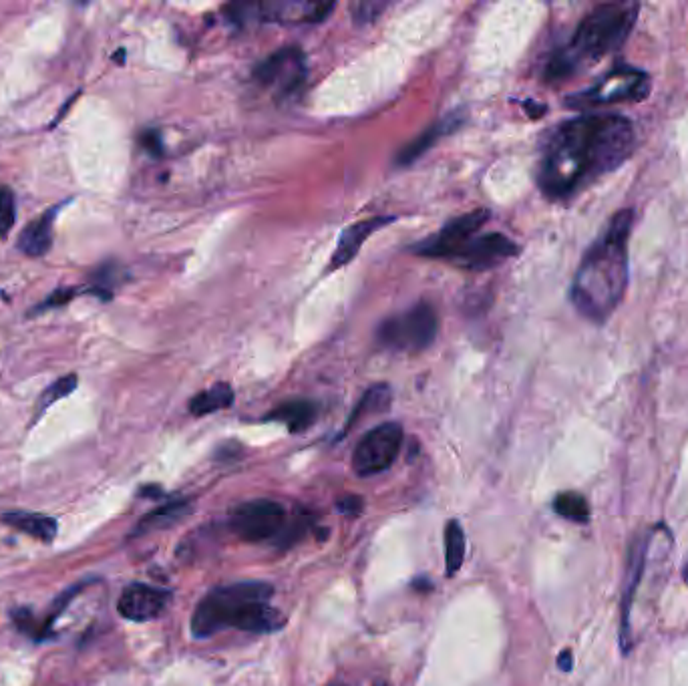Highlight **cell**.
<instances>
[{"label":"cell","mask_w":688,"mask_h":686,"mask_svg":"<svg viewBox=\"0 0 688 686\" xmlns=\"http://www.w3.org/2000/svg\"><path fill=\"white\" fill-rule=\"evenodd\" d=\"M636 149V131L618 113H582L550 135L538 184L550 200H568L624 165Z\"/></svg>","instance_id":"obj_1"},{"label":"cell","mask_w":688,"mask_h":686,"mask_svg":"<svg viewBox=\"0 0 688 686\" xmlns=\"http://www.w3.org/2000/svg\"><path fill=\"white\" fill-rule=\"evenodd\" d=\"M634 210L624 208L612 216L606 230L584 254L574 276L570 298L590 322H606L620 306L628 288V240Z\"/></svg>","instance_id":"obj_2"},{"label":"cell","mask_w":688,"mask_h":686,"mask_svg":"<svg viewBox=\"0 0 688 686\" xmlns=\"http://www.w3.org/2000/svg\"><path fill=\"white\" fill-rule=\"evenodd\" d=\"M272 596L274 588L264 582H238L214 588L194 610L192 634L196 638H210L228 628L252 634L276 632L286 620L270 604Z\"/></svg>","instance_id":"obj_3"},{"label":"cell","mask_w":688,"mask_h":686,"mask_svg":"<svg viewBox=\"0 0 688 686\" xmlns=\"http://www.w3.org/2000/svg\"><path fill=\"white\" fill-rule=\"evenodd\" d=\"M638 13V3H604L592 9L580 21L570 43L552 55L546 79L550 83H564L620 49L630 37Z\"/></svg>","instance_id":"obj_4"},{"label":"cell","mask_w":688,"mask_h":686,"mask_svg":"<svg viewBox=\"0 0 688 686\" xmlns=\"http://www.w3.org/2000/svg\"><path fill=\"white\" fill-rule=\"evenodd\" d=\"M650 87L652 85L646 71L618 65L602 79H598V83H594L590 89L570 95L566 99V105L570 109L590 111L616 103H636L644 101L650 95Z\"/></svg>","instance_id":"obj_5"},{"label":"cell","mask_w":688,"mask_h":686,"mask_svg":"<svg viewBox=\"0 0 688 686\" xmlns=\"http://www.w3.org/2000/svg\"><path fill=\"white\" fill-rule=\"evenodd\" d=\"M439 332V316L427 302H419L403 314L387 318L377 336L383 347L401 353H421L429 349Z\"/></svg>","instance_id":"obj_6"},{"label":"cell","mask_w":688,"mask_h":686,"mask_svg":"<svg viewBox=\"0 0 688 686\" xmlns=\"http://www.w3.org/2000/svg\"><path fill=\"white\" fill-rule=\"evenodd\" d=\"M286 526V509L272 499H252L238 505L230 516L232 532L244 542L278 538Z\"/></svg>","instance_id":"obj_7"},{"label":"cell","mask_w":688,"mask_h":686,"mask_svg":"<svg viewBox=\"0 0 688 686\" xmlns=\"http://www.w3.org/2000/svg\"><path fill=\"white\" fill-rule=\"evenodd\" d=\"M403 427L399 423H383L371 429L353 453V469L361 477L387 471L399 457L403 447Z\"/></svg>","instance_id":"obj_8"},{"label":"cell","mask_w":688,"mask_h":686,"mask_svg":"<svg viewBox=\"0 0 688 686\" xmlns=\"http://www.w3.org/2000/svg\"><path fill=\"white\" fill-rule=\"evenodd\" d=\"M334 5L326 3H258V5H236L230 7V19L236 23L264 21L282 25L318 23L332 13Z\"/></svg>","instance_id":"obj_9"},{"label":"cell","mask_w":688,"mask_h":686,"mask_svg":"<svg viewBox=\"0 0 688 686\" xmlns=\"http://www.w3.org/2000/svg\"><path fill=\"white\" fill-rule=\"evenodd\" d=\"M487 218L489 214L485 210H473L465 216H459L457 220H451L439 234L425 240L417 252L427 258L453 260L477 236Z\"/></svg>","instance_id":"obj_10"},{"label":"cell","mask_w":688,"mask_h":686,"mask_svg":"<svg viewBox=\"0 0 688 686\" xmlns=\"http://www.w3.org/2000/svg\"><path fill=\"white\" fill-rule=\"evenodd\" d=\"M650 536L640 534L632 540L626 556V574H624V590H622V614H620V646L622 652L628 654L632 648V628H630V616L634 598L638 592V586L644 576V568L648 562V550H650Z\"/></svg>","instance_id":"obj_11"},{"label":"cell","mask_w":688,"mask_h":686,"mask_svg":"<svg viewBox=\"0 0 688 686\" xmlns=\"http://www.w3.org/2000/svg\"><path fill=\"white\" fill-rule=\"evenodd\" d=\"M254 77L260 85L272 87L276 93L286 95L294 91L304 79V57L294 47L282 49L262 61L256 67Z\"/></svg>","instance_id":"obj_12"},{"label":"cell","mask_w":688,"mask_h":686,"mask_svg":"<svg viewBox=\"0 0 688 686\" xmlns=\"http://www.w3.org/2000/svg\"><path fill=\"white\" fill-rule=\"evenodd\" d=\"M171 602V594L163 588L147 584H131L117 602V612L131 622H149L159 618Z\"/></svg>","instance_id":"obj_13"},{"label":"cell","mask_w":688,"mask_h":686,"mask_svg":"<svg viewBox=\"0 0 688 686\" xmlns=\"http://www.w3.org/2000/svg\"><path fill=\"white\" fill-rule=\"evenodd\" d=\"M518 254V246H515L507 236L503 234H485L475 236L455 258L453 262L465 268L473 270H487L493 268L507 258Z\"/></svg>","instance_id":"obj_14"},{"label":"cell","mask_w":688,"mask_h":686,"mask_svg":"<svg viewBox=\"0 0 688 686\" xmlns=\"http://www.w3.org/2000/svg\"><path fill=\"white\" fill-rule=\"evenodd\" d=\"M393 218H371V220H365V222H357L353 224L351 228L344 230L338 238V244H336V250L330 258V264H328V272H334L342 266H347L355 260V256L359 254V250L363 248L365 240L377 232L379 228H383L385 224H389Z\"/></svg>","instance_id":"obj_15"},{"label":"cell","mask_w":688,"mask_h":686,"mask_svg":"<svg viewBox=\"0 0 688 686\" xmlns=\"http://www.w3.org/2000/svg\"><path fill=\"white\" fill-rule=\"evenodd\" d=\"M57 208L45 212L37 220H33L19 236L17 248L29 256V258H41L45 256L51 246H53V230H55V218H57Z\"/></svg>","instance_id":"obj_16"},{"label":"cell","mask_w":688,"mask_h":686,"mask_svg":"<svg viewBox=\"0 0 688 686\" xmlns=\"http://www.w3.org/2000/svg\"><path fill=\"white\" fill-rule=\"evenodd\" d=\"M190 513H192V503L188 499L167 501L139 520L133 536H145V534H155L167 528H174L176 524L186 520Z\"/></svg>","instance_id":"obj_17"},{"label":"cell","mask_w":688,"mask_h":686,"mask_svg":"<svg viewBox=\"0 0 688 686\" xmlns=\"http://www.w3.org/2000/svg\"><path fill=\"white\" fill-rule=\"evenodd\" d=\"M0 522L5 526L23 532L39 542L51 544L57 538L59 526L57 520L45 516V513H33V511H9L0 516Z\"/></svg>","instance_id":"obj_18"},{"label":"cell","mask_w":688,"mask_h":686,"mask_svg":"<svg viewBox=\"0 0 688 686\" xmlns=\"http://www.w3.org/2000/svg\"><path fill=\"white\" fill-rule=\"evenodd\" d=\"M268 419L284 423L290 433H302L316 421V405L310 401H288L276 407Z\"/></svg>","instance_id":"obj_19"},{"label":"cell","mask_w":688,"mask_h":686,"mask_svg":"<svg viewBox=\"0 0 688 686\" xmlns=\"http://www.w3.org/2000/svg\"><path fill=\"white\" fill-rule=\"evenodd\" d=\"M234 403V389L228 383H218L190 401V413L194 417H206L210 413L228 409Z\"/></svg>","instance_id":"obj_20"},{"label":"cell","mask_w":688,"mask_h":686,"mask_svg":"<svg viewBox=\"0 0 688 686\" xmlns=\"http://www.w3.org/2000/svg\"><path fill=\"white\" fill-rule=\"evenodd\" d=\"M465 560V534L457 520H451L445 526V568L447 576L453 578Z\"/></svg>","instance_id":"obj_21"},{"label":"cell","mask_w":688,"mask_h":686,"mask_svg":"<svg viewBox=\"0 0 688 686\" xmlns=\"http://www.w3.org/2000/svg\"><path fill=\"white\" fill-rule=\"evenodd\" d=\"M391 389L389 385H373L365 395L363 399L359 401L357 409L353 411L351 419H349V429L359 421V419H365L369 415H379V413H385L391 405Z\"/></svg>","instance_id":"obj_22"},{"label":"cell","mask_w":688,"mask_h":686,"mask_svg":"<svg viewBox=\"0 0 688 686\" xmlns=\"http://www.w3.org/2000/svg\"><path fill=\"white\" fill-rule=\"evenodd\" d=\"M554 511L574 524H586L590 520V503L578 491H564L556 495Z\"/></svg>","instance_id":"obj_23"},{"label":"cell","mask_w":688,"mask_h":686,"mask_svg":"<svg viewBox=\"0 0 688 686\" xmlns=\"http://www.w3.org/2000/svg\"><path fill=\"white\" fill-rule=\"evenodd\" d=\"M15 194L11 188L0 186V236H7L15 226L17 212H15Z\"/></svg>","instance_id":"obj_24"},{"label":"cell","mask_w":688,"mask_h":686,"mask_svg":"<svg viewBox=\"0 0 688 686\" xmlns=\"http://www.w3.org/2000/svg\"><path fill=\"white\" fill-rule=\"evenodd\" d=\"M77 375H67V377H61L59 381H55L51 387H47V391L43 393V397H41V411L43 409H47V407H51L53 403H57L59 399H63V397H69L75 389H77Z\"/></svg>","instance_id":"obj_25"},{"label":"cell","mask_w":688,"mask_h":686,"mask_svg":"<svg viewBox=\"0 0 688 686\" xmlns=\"http://www.w3.org/2000/svg\"><path fill=\"white\" fill-rule=\"evenodd\" d=\"M441 129V125L439 127H431L427 133H423L417 141H413L411 145H407L403 151H401V155H399V163L401 165H407V163H413V159H417L427 147H431L433 143H435V139L439 137V135H443V131H439Z\"/></svg>","instance_id":"obj_26"},{"label":"cell","mask_w":688,"mask_h":686,"mask_svg":"<svg viewBox=\"0 0 688 686\" xmlns=\"http://www.w3.org/2000/svg\"><path fill=\"white\" fill-rule=\"evenodd\" d=\"M79 292H81V290H77V288H59V290H55L47 300H43V302L33 310V314H39V312H45V310H53V308H61V306L69 304Z\"/></svg>","instance_id":"obj_27"},{"label":"cell","mask_w":688,"mask_h":686,"mask_svg":"<svg viewBox=\"0 0 688 686\" xmlns=\"http://www.w3.org/2000/svg\"><path fill=\"white\" fill-rule=\"evenodd\" d=\"M385 7H387V5H377V3H361V5H357V7H355V21H357V23H361V25H365V23H369V21L377 19V17H379V13H381Z\"/></svg>","instance_id":"obj_28"},{"label":"cell","mask_w":688,"mask_h":686,"mask_svg":"<svg viewBox=\"0 0 688 686\" xmlns=\"http://www.w3.org/2000/svg\"><path fill=\"white\" fill-rule=\"evenodd\" d=\"M338 511L340 513H347V516H357V513L363 511V499L357 497V495H351V497H344L336 503Z\"/></svg>","instance_id":"obj_29"},{"label":"cell","mask_w":688,"mask_h":686,"mask_svg":"<svg viewBox=\"0 0 688 686\" xmlns=\"http://www.w3.org/2000/svg\"><path fill=\"white\" fill-rule=\"evenodd\" d=\"M572 664H574L572 652H570V650H564V652L558 656V666H560V670L570 672V670H572Z\"/></svg>","instance_id":"obj_30"},{"label":"cell","mask_w":688,"mask_h":686,"mask_svg":"<svg viewBox=\"0 0 688 686\" xmlns=\"http://www.w3.org/2000/svg\"><path fill=\"white\" fill-rule=\"evenodd\" d=\"M141 143H143L147 149H151L153 153L159 151V139H157L155 133H145V135L141 137Z\"/></svg>","instance_id":"obj_31"},{"label":"cell","mask_w":688,"mask_h":686,"mask_svg":"<svg viewBox=\"0 0 688 686\" xmlns=\"http://www.w3.org/2000/svg\"><path fill=\"white\" fill-rule=\"evenodd\" d=\"M682 578H684V582L688 584V560H686V564H684V568H682Z\"/></svg>","instance_id":"obj_32"},{"label":"cell","mask_w":688,"mask_h":686,"mask_svg":"<svg viewBox=\"0 0 688 686\" xmlns=\"http://www.w3.org/2000/svg\"><path fill=\"white\" fill-rule=\"evenodd\" d=\"M375 686H389L387 682H379V684H375Z\"/></svg>","instance_id":"obj_33"},{"label":"cell","mask_w":688,"mask_h":686,"mask_svg":"<svg viewBox=\"0 0 688 686\" xmlns=\"http://www.w3.org/2000/svg\"><path fill=\"white\" fill-rule=\"evenodd\" d=\"M328 686H344V684H328Z\"/></svg>","instance_id":"obj_34"}]
</instances>
